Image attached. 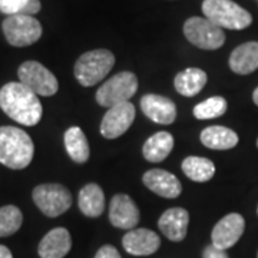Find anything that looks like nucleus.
<instances>
[{"instance_id":"obj_1","label":"nucleus","mask_w":258,"mask_h":258,"mask_svg":"<svg viewBox=\"0 0 258 258\" xmlns=\"http://www.w3.org/2000/svg\"><path fill=\"white\" fill-rule=\"evenodd\" d=\"M0 108L10 119L26 126L37 125L43 113L36 93L20 82L6 83L0 89Z\"/></svg>"},{"instance_id":"obj_2","label":"nucleus","mask_w":258,"mask_h":258,"mask_svg":"<svg viewBox=\"0 0 258 258\" xmlns=\"http://www.w3.org/2000/svg\"><path fill=\"white\" fill-rule=\"evenodd\" d=\"M35 155L33 141L16 126H0V164L10 169H23Z\"/></svg>"},{"instance_id":"obj_3","label":"nucleus","mask_w":258,"mask_h":258,"mask_svg":"<svg viewBox=\"0 0 258 258\" xmlns=\"http://www.w3.org/2000/svg\"><path fill=\"white\" fill-rule=\"evenodd\" d=\"M203 13L221 29L242 30L252 23V16L232 0H204Z\"/></svg>"},{"instance_id":"obj_4","label":"nucleus","mask_w":258,"mask_h":258,"mask_svg":"<svg viewBox=\"0 0 258 258\" xmlns=\"http://www.w3.org/2000/svg\"><path fill=\"white\" fill-rule=\"evenodd\" d=\"M115 64V56L108 49L89 50L75 63V78L82 86H93L106 78Z\"/></svg>"},{"instance_id":"obj_5","label":"nucleus","mask_w":258,"mask_h":258,"mask_svg":"<svg viewBox=\"0 0 258 258\" xmlns=\"http://www.w3.org/2000/svg\"><path fill=\"white\" fill-rule=\"evenodd\" d=\"M138 91V78L132 72H119L113 75L111 79L102 85L96 92V102L105 106L112 108L123 102H128Z\"/></svg>"},{"instance_id":"obj_6","label":"nucleus","mask_w":258,"mask_h":258,"mask_svg":"<svg viewBox=\"0 0 258 258\" xmlns=\"http://www.w3.org/2000/svg\"><path fill=\"white\" fill-rule=\"evenodd\" d=\"M184 35L189 43L204 50L220 49L225 42V33L220 26L207 18L186 19L184 23Z\"/></svg>"},{"instance_id":"obj_7","label":"nucleus","mask_w":258,"mask_h":258,"mask_svg":"<svg viewBox=\"0 0 258 258\" xmlns=\"http://www.w3.org/2000/svg\"><path fill=\"white\" fill-rule=\"evenodd\" d=\"M3 33L12 46L25 47L36 43L42 36V25L33 16L12 15L3 20Z\"/></svg>"},{"instance_id":"obj_8","label":"nucleus","mask_w":258,"mask_h":258,"mask_svg":"<svg viewBox=\"0 0 258 258\" xmlns=\"http://www.w3.org/2000/svg\"><path fill=\"white\" fill-rule=\"evenodd\" d=\"M32 197L37 208L50 218L62 215L72 205V194L60 184L37 185Z\"/></svg>"},{"instance_id":"obj_9","label":"nucleus","mask_w":258,"mask_h":258,"mask_svg":"<svg viewBox=\"0 0 258 258\" xmlns=\"http://www.w3.org/2000/svg\"><path fill=\"white\" fill-rule=\"evenodd\" d=\"M18 76L19 82L40 96H52L59 89L55 75L36 60H28L20 64Z\"/></svg>"},{"instance_id":"obj_10","label":"nucleus","mask_w":258,"mask_h":258,"mask_svg":"<svg viewBox=\"0 0 258 258\" xmlns=\"http://www.w3.org/2000/svg\"><path fill=\"white\" fill-rule=\"evenodd\" d=\"M135 119V106L123 102L108 109L101 122V134L106 139H116L123 135Z\"/></svg>"},{"instance_id":"obj_11","label":"nucleus","mask_w":258,"mask_h":258,"mask_svg":"<svg viewBox=\"0 0 258 258\" xmlns=\"http://www.w3.org/2000/svg\"><path fill=\"white\" fill-rule=\"evenodd\" d=\"M245 221L240 214H228L215 224L211 234L212 245L220 249H228L237 244L244 234Z\"/></svg>"},{"instance_id":"obj_12","label":"nucleus","mask_w":258,"mask_h":258,"mask_svg":"<svg viewBox=\"0 0 258 258\" xmlns=\"http://www.w3.org/2000/svg\"><path fill=\"white\" fill-rule=\"evenodd\" d=\"M109 221L120 230H134L139 222V210L137 204L126 194H118L112 198L109 205Z\"/></svg>"},{"instance_id":"obj_13","label":"nucleus","mask_w":258,"mask_h":258,"mask_svg":"<svg viewBox=\"0 0 258 258\" xmlns=\"http://www.w3.org/2000/svg\"><path fill=\"white\" fill-rule=\"evenodd\" d=\"M141 109L149 119L159 125H171L176 119V106L169 98L148 93L141 98Z\"/></svg>"},{"instance_id":"obj_14","label":"nucleus","mask_w":258,"mask_h":258,"mask_svg":"<svg viewBox=\"0 0 258 258\" xmlns=\"http://www.w3.org/2000/svg\"><path fill=\"white\" fill-rule=\"evenodd\" d=\"M122 245L131 255L145 257L157 252L161 247V240L157 232L154 231L148 228H137V230H129L123 235Z\"/></svg>"},{"instance_id":"obj_15","label":"nucleus","mask_w":258,"mask_h":258,"mask_svg":"<svg viewBox=\"0 0 258 258\" xmlns=\"http://www.w3.org/2000/svg\"><path fill=\"white\" fill-rule=\"evenodd\" d=\"M142 181L148 189L164 198L172 200L182 192V185L179 179L165 169H149L144 174Z\"/></svg>"},{"instance_id":"obj_16","label":"nucleus","mask_w":258,"mask_h":258,"mask_svg":"<svg viewBox=\"0 0 258 258\" xmlns=\"http://www.w3.org/2000/svg\"><path fill=\"white\" fill-rule=\"evenodd\" d=\"M72 248V238L69 231L57 227L47 232L37 247L40 258H63Z\"/></svg>"},{"instance_id":"obj_17","label":"nucleus","mask_w":258,"mask_h":258,"mask_svg":"<svg viewBox=\"0 0 258 258\" xmlns=\"http://www.w3.org/2000/svg\"><path fill=\"white\" fill-rule=\"evenodd\" d=\"M188 224H189V214L185 208H169L166 210L159 221L158 227L162 231V234L166 238L171 241H182L186 237V231H188Z\"/></svg>"},{"instance_id":"obj_18","label":"nucleus","mask_w":258,"mask_h":258,"mask_svg":"<svg viewBox=\"0 0 258 258\" xmlns=\"http://www.w3.org/2000/svg\"><path fill=\"white\" fill-rule=\"evenodd\" d=\"M228 63L234 74L249 75L255 72L258 69V42H245L235 47Z\"/></svg>"},{"instance_id":"obj_19","label":"nucleus","mask_w":258,"mask_h":258,"mask_svg":"<svg viewBox=\"0 0 258 258\" xmlns=\"http://www.w3.org/2000/svg\"><path fill=\"white\" fill-rule=\"evenodd\" d=\"M207 81H208V76L203 69L188 68L176 75L174 85H175L176 92L186 98H192L203 91V88L207 85Z\"/></svg>"},{"instance_id":"obj_20","label":"nucleus","mask_w":258,"mask_h":258,"mask_svg":"<svg viewBox=\"0 0 258 258\" xmlns=\"http://www.w3.org/2000/svg\"><path fill=\"white\" fill-rule=\"evenodd\" d=\"M78 203L83 215L89 218H98L105 210V194L99 185L91 182L81 189Z\"/></svg>"},{"instance_id":"obj_21","label":"nucleus","mask_w":258,"mask_h":258,"mask_svg":"<svg viewBox=\"0 0 258 258\" xmlns=\"http://www.w3.org/2000/svg\"><path fill=\"white\" fill-rule=\"evenodd\" d=\"M172 148H174V137L169 132L161 131L145 141L142 154L149 162H162L171 154Z\"/></svg>"},{"instance_id":"obj_22","label":"nucleus","mask_w":258,"mask_h":258,"mask_svg":"<svg viewBox=\"0 0 258 258\" xmlns=\"http://www.w3.org/2000/svg\"><path fill=\"white\" fill-rule=\"evenodd\" d=\"M201 142L210 149H231L238 144V135L227 126L214 125L201 132Z\"/></svg>"},{"instance_id":"obj_23","label":"nucleus","mask_w":258,"mask_h":258,"mask_svg":"<svg viewBox=\"0 0 258 258\" xmlns=\"http://www.w3.org/2000/svg\"><path fill=\"white\" fill-rule=\"evenodd\" d=\"M63 142L66 152L72 161L78 164H85L89 159V155H91L89 144H88L86 135L79 126H72L64 132Z\"/></svg>"},{"instance_id":"obj_24","label":"nucleus","mask_w":258,"mask_h":258,"mask_svg":"<svg viewBox=\"0 0 258 258\" xmlns=\"http://www.w3.org/2000/svg\"><path fill=\"white\" fill-rule=\"evenodd\" d=\"M181 166L185 175L195 182H207L215 174V165L208 158L186 157Z\"/></svg>"},{"instance_id":"obj_25","label":"nucleus","mask_w":258,"mask_h":258,"mask_svg":"<svg viewBox=\"0 0 258 258\" xmlns=\"http://www.w3.org/2000/svg\"><path fill=\"white\" fill-rule=\"evenodd\" d=\"M227 101L222 96H212L205 101L200 102L195 108H194V116L197 119H214V118H220L225 112H227Z\"/></svg>"},{"instance_id":"obj_26","label":"nucleus","mask_w":258,"mask_h":258,"mask_svg":"<svg viewBox=\"0 0 258 258\" xmlns=\"http://www.w3.org/2000/svg\"><path fill=\"white\" fill-rule=\"evenodd\" d=\"M23 215L15 205H5L0 208V237H9L22 227Z\"/></svg>"},{"instance_id":"obj_27","label":"nucleus","mask_w":258,"mask_h":258,"mask_svg":"<svg viewBox=\"0 0 258 258\" xmlns=\"http://www.w3.org/2000/svg\"><path fill=\"white\" fill-rule=\"evenodd\" d=\"M29 0H0V12L12 16L22 13Z\"/></svg>"},{"instance_id":"obj_28","label":"nucleus","mask_w":258,"mask_h":258,"mask_svg":"<svg viewBox=\"0 0 258 258\" xmlns=\"http://www.w3.org/2000/svg\"><path fill=\"white\" fill-rule=\"evenodd\" d=\"M95 258H122L120 254L118 252V249L115 248L113 245H103L98 249Z\"/></svg>"},{"instance_id":"obj_29","label":"nucleus","mask_w":258,"mask_h":258,"mask_svg":"<svg viewBox=\"0 0 258 258\" xmlns=\"http://www.w3.org/2000/svg\"><path fill=\"white\" fill-rule=\"evenodd\" d=\"M203 258H230L227 255V252L224 251V249L217 248V247H214V245H208V247H205L203 252Z\"/></svg>"},{"instance_id":"obj_30","label":"nucleus","mask_w":258,"mask_h":258,"mask_svg":"<svg viewBox=\"0 0 258 258\" xmlns=\"http://www.w3.org/2000/svg\"><path fill=\"white\" fill-rule=\"evenodd\" d=\"M40 8H42V5H40V2L39 0H29L28 5L25 6V9L22 13H19V15H28V16H35L36 13L40 12Z\"/></svg>"},{"instance_id":"obj_31","label":"nucleus","mask_w":258,"mask_h":258,"mask_svg":"<svg viewBox=\"0 0 258 258\" xmlns=\"http://www.w3.org/2000/svg\"><path fill=\"white\" fill-rule=\"evenodd\" d=\"M0 258H13L10 249L5 245H0Z\"/></svg>"},{"instance_id":"obj_32","label":"nucleus","mask_w":258,"mask_h":258,"mask_svg":"<svg viewBox=\"0 0 258 258\" xmlns=\"http://www.w3.org/2000/svg\"><path fill=\"white\" fill-rule=\"evenodd\" d=\"M252 101H254V103L258 106V88L254 91V93H252Z\"/></svg>"},{"instance_id":"obj_33","label":"nucleus","mask_w":258,"mask_h":258,"mask_svg":"<svg viewBox=\"0 0 258 258\" xmlns=\"http://www.w3.org/2000/svg\"><path fill=\"white\" fill-rule=\"evenodd\" d=\"M257 147H258V139H257Z\"/></svg>"},{"instance_id":"obj_34","label":"nucleus","mask_w":258,"mask_h":258,"mask_svg":"<svg viewBox=\"0 0 258 258\" xmlns=\"http://www.w3.org/2000/svg\"><path fill=\"white\" fill-rule=\"evenodd\" d=\"M257 214H258V208H257Z\"/></svg>"},{"instance_id":"obj_35","label":"nucleus","mask_w":258,"mask_h":258,"mask_svg":"<svg viewBox=\"0 0 258 258\" xmlns=\"http://www.w3.org/2000/svg\"><path fill=\"white\" fill-rule=\"evenodd\" d=\"M257 258H258V257H257Z\"/></svg>"}]
</instances>
